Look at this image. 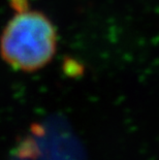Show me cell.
<instances>
[{
  "label": "cell",
  "instance_id": "cell-2",
  "mask_svg": "<svg viewBox=\"0 0 159 160\" xmlns=\"http://www.w3.org/2000/svg\"><path fill=\"white\" fill-rule=\"evenodd\" d=\"M12 5L13 6V8L19 11V12H26L27 0H12Z\"/></svg>",
  "mask_w": 159,
  "mask_h": 160
},
{
  "label": "cell",
  "instance_id": "cell-1",
  "mask_svg": "<svg viewBox=\"0 0 159 160\" xmlns=\"http://www.w3.org/2000/svg\"><path fill=\"white\" fill-rule=\"evenodd\" d=\"M56 46L57 33L52 22L38 12H23L5 27L0 50L12 68L34 71L52 60Z\"/></svg>",
  "mask_w": 159,
  "mask_h": 160
}]
</instances>
